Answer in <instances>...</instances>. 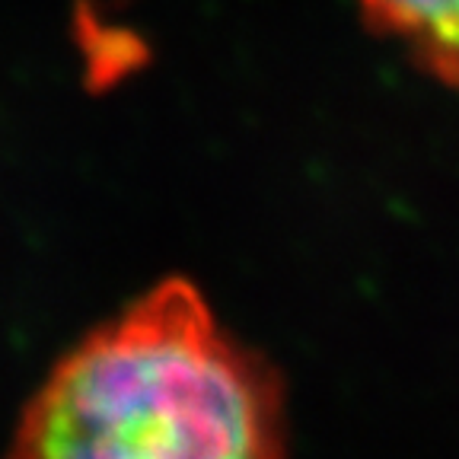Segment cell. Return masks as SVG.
<instances>
[{
	"instance_id": "1",
	"label": "cell",
	"mask_w": 459,
	"mask_h": 459,
	"mask_svg": "<svg viewBox=\"0 0 459 459\" xmlns=\"http://www.w3.org/2000/svg\"><path fill=\"white\" fill-rule=\"evenodd\" d=\"M281 373L186 278L147 287L61 354L4 459H284Z\"/></svg>"
},
{
	"instance_id": "2",
	"label": "cell",
	"mask_w": 459,
	"mask_h": 459,
	"mask_svg": "<svg viewBox=\"0 0 459 459\" xmlns=\"http://www.w3.org/2000/svg\"><path fill=\"white\" fill-rule=\"evenodd\" d=\"M358 7L424 74L459 90V0H358Z\"/></svg>"
}]
</instances>
